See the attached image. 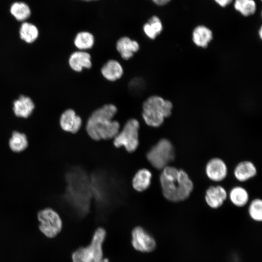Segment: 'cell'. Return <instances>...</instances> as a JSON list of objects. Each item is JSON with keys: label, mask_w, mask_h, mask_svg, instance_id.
<instances>
[{"label": "cell", "mask_w": 262, "mask_h": 262, "mask_svg": "<svg viewBox=\"0 0 262 262\" xmlns=\"http://www.w3.org/2000/svg\"><path fill=\"white\" fill-rule=\"evenodd\" d=\"M140 124L135 118L129 119L122 130L114 137V144L116 147H124L129 152L135 151L138 146Z\"/></svg>", "instance_id": "obj_6"}, {"label": "cell", "mask_w": 262, "mask_h": 262, "mask_svg": "<svg viewBox=\"0 0 262 262\" xmlns=\"http://www.w3.org/2000/svg\"><path fill=\"white\" fill-rule=\"evenodd\" d=\"M68 64L73 70L81 72L83 68L89 69L92 67L91 56L85 51H76L70 55Z\"/></svg>", "instance_id": "obj_12"}, {"label": "cell", "mask_w": 262, "mask_h": 262, "mask_svg": "<svg viewBox=\"0 0 262 262\" xmlns=\"http://www.w3.org/2000/svg\"><path fill=\"white\" fill-rule=\"evenodd\" d=\"M214 2L221 7L224 8L233 2L234 0H213Z\"/></svg>", "instance_id": "obj_27"}, {"label": "cell", "mask_w": 262, "mask_h": 262, "mask_svg": "<svg viewBox=\"0 0 262 262\" xmlns=\"http://www.w3.org/2000/svg\"><path fill=\"white\" fill-rule=\"evenodd\" d=\"M10 12L15 18L19 21L28 19L31 15L29 6L23 2H16L11 6Z\"/></svg>", "instance_id": "obj_25"}, {"label": "cell", "mask_w": 262, "mask_h": 262, "mask_svg": "<svg viewBox=\"0 0 262 262\" xmlns=\"http://www.w3.org/2000/svg\"><path fill=\"white\" fill-rule=\"evenodd\" d=\"M95 43L94 35L88 32L82 31L78 33L74 40L75 46L79 50L91 49Z\"/></svg>", "instance_id": "obj_22"}, {"label": "cell", "mask_w": 262, "mask_h": 262, "mask_svg": "<svg viewBox=\"0 0 262 262\" xmlns=\"http://www.w3.org/2000/svg\"><path fill=\"white\" fill-rule=\"evenodd\" d=\"M39 34L37 27L29 22H23L19 29L21 39L27 43L33 42L38 37Z\"/></svg>", "instance_id": "obj_24"}, {"label": "cell", "mask_w": 262, "mask_h": 262, "mask_svg": "<svg viewBox=\"0 0 262 262\" xmlns=\"http://www.w3.org/2000/svg\"><path fill=\"white\" fill-rule=\"evenodd\" d=\"M227 197L225 189L221 186H211L206 191L205 201L212 208L216 209L221 207Z\"/></svg>", "instance_id": "obj_11"}, {"label": "cell", "mask_w": 262, "mask_h": 262, "mask_svg": "<svg viewBox=\"0 0 262 262\" xmlns=\"http://www.w3.org/2000/svg\"><path fill=\"white\" fill-rule=\"evenodd\" d=\"M258 33L259 34L260 38L262 39V28L261 27L259 29V30L258 31Z\"/></svg>", "instance_id": "obj_29"}, {"label": "cell", "mask_w": 262, "mask_h": 262, "mask_svg": "<svg viewBox=\"0 0 262 262\" xmlns=\"http://www.w3.org/2000/svg\"><path fill=\"white\" fill-rule=\"evenodd\" d=\"M160 181L164 196L172 202L186 199L194 188L192 180L184 170L169 165L162 169Z\"/></svg>", "instance_id": "obj_1"}, {"label": "cell", "mask_w": 262, "mask_h": 262, "mask_svg": "<svg viewBox=\"0 0 262 262\" xmlns=\"http://www.w3.org/2000/svg\"><path fill=\"white\" fill-rule=\"evenodd\" d=\"M15 115L19 117L26 118L33 113L34 104L31 98L21 95L13 103Z\"/></svg>", "instance_id": "obj_16"}, {"label": "cell", "mask_w": 262, "mask_h": 262, "mask_svg": "<svg viewBox=\"0 0 262 262\" xmlns=\"http://www.w3.org/2000/svg\"><path fill=\"white\" fill-rule=\"evenodd\" d=\"M155 4L159 6H164L168 4L172 0H151Z\"/></svg>", "instance_id": "obj_28"}, {"label": "cell", "mask_w": 262, "mask_h": 262, "mask_svg": "<svg viewBox=\"0 0 262 262\" xmlns=\"http://www.w3.org/2000/svg\"><path fill=\"white\" fill-rule=\"evenodd\" d=\"M205 173L208 178L213 181H221L227 176L228 168L222 159L213 158L209 160L205 166Z\"/></svg>", "instance_id": "obj_9"}, {"label": "cell", "mask_w": 262, "mask_h": 262, "mask_svg": "<svg viewBox=\"0 0 262 262\" xmlns=\"http://www.w3.org/2000/svg\"><path fill=\"white\" fill-rule=\"evenodd\" d=\"M100 72L103 77L110 82H115L120 79L123 75V68L116 60L107 61L101 67Z\"/></svg>", "instance_id": "obj_15"}, {"label": "cell", "mask_w": 262, "mask_h": 262, "mask_svg": "<svg viewBox=\"0 0 262 262\" xmlns=\"http://www.w3.org/2000/svg\"><path fill=\"white\" fill-rule=\"evenodd\" d=\"M248 213L254 221L261 222L262 220V201L261 199H253L248 207Z\"/></svg>", "instance_id": "obj_26"}, {"label": "cell", "mask_w": 262, "mask_h": 262, "mask_svg": "<svg viewBox=\"0 0 262 262\" xmlns=\"http://www.w3.org/2000/svg\"><path fill=\"white\" fill-rule=\"evenodd\" d=\"M117 112V107L111 103L104 104L94 111L86 125L89 136L95 140L114 138L120 128L119 122L113 120Z\"/></svg>", "instance_id": "obj_2"}, {"label": "cell", "mask_w": 262, "mask_h": 262, "mask_svg": "<svg viewBox=\"0 0 262 262\" xmlns=\"http://www.w3.org/2000/svg\"><path fill=\"white\" fill-rule=\"evenodd\" d=\"M151 178L152 174L149 170L145 168L139 170L132 179L133 188L139 192L145 191L150 186Z\"/></svg>", "instance_id": "obj_19"}, {"label": "cell", "mask_w": 262, "mask_h": 262, "mask_svg": "<svg viewBox=\"0 0 262 262\" xmlns=\"http://www.w3.org/2000/svg\"><path fill=\"white\" fill-rule=\"evenodd\" d=\"M140 48L139 43L127 36L120 38L116 42V49L121 58L128 60L133 57Z\"/></svg>", "instance_id": "obj_14"}, {"label": "cell", "mask_w": 262, "mask_h": 262, "mask_svg": "<svg viewBox=\"0 0 262 262\" xmlns=\"http://www.w3.org/2000/svg\"><path fill=\"white\" fill-rule=\"evenodd\" d=\"M106 236V231L103 228H98L95 231L90 244L80 247L72 254V262H109L104 257L103 244Z\"/></svg>", "instance_id": "obj_3"}, {"label": "cell", "mask_w": 262, "mask_h": 262, "mask_svg": "<svg viewBox=\"0 0 262 262\" xmlns=\"http://www.w3.org/2000/svg\"><path fill=\"white\" fill-rule=\"evenodd\" d=\"M143 29L147 37L154 40L162 33L163 29V24L158 16H153L144 25Z\"/></svg>", "instance_id": "obj_20"}, {"label": "cell", "mask_w": 262, "mask_h": 262, "mask_svg": "<svg viewBox=\"0 0 262 262\" xmlns=\"http://www.w3.org/2000/svg\"><path fill=\"white\" fill-rule=\"evenodd\" d=\"M165 99L157 95L147 98L142 104V117L149 126L158 127L165 118L164 105Z\"/></svg>", "instance_id": "obj_4"}, {"label": "cell", "mask_w": 262, "mask_h": 262, "mask_svg": "<svg viewBox=\"0 0 262 262\" xmlns=\"http://www.w3.org/2000/svg\"><path fill=\"white\" fill-rule=\"evenodd\" d=\"M59 123L63 131L75 133L80 130L82 124V120L74 110L68 109L61 115Z\"/></svg>", "instance_id": "obj_10"}, {"label": "cell", "mask_w": 262, "mask_h": 262, "mask_svg": "<svg viewBox=\"0 0 262 262\" xmlns=\"http://www.w3.org/2000/svg\"><path fill=\"white\" fill-rule=\"evenodd\" d=\"M213 33L207 26L198 25L192 31V38L194 44L197 47L206 48L213 39Z\"/></svg>", "instance_id": "obj_13"}, {"label": "cell", "mask_w": 262, "mask_h": 262, "mask_svg": "<svg viewBox=\"0 0 262 262\" xmlns=\"http://www.w3.org/2000/svg\"></svg>", "instance_id": "obj_31"}, {"label": "cell", "mask_w": 262, "mask_h": 262, "mask_svg": "<svg viewBox=\"0 0 262 262\" xmlns=\"http://www.w3.org/2000/svg\"><path fill=\"white\" fill-rule=\"evenodd\" d=\"M233 2L234 9L244 16L253 15L257 11L255 0H234Z\"/></svg>", "instance_id": "obj_21"}, {"label": "cell", "mask_w": 262, "mask_h": 262, "mask_svg": "<svg viewBox=\"0 0 262 262\" xmlns=\"http://www.w3.org/2000/svg\"><path fill=\"white\" fill-rule=\"evenodd\" d=\"M29 145V140L25 133L16 131L12 132L8 140V146L12 152H22L27 148Z\"/></svg>", "instance_id": "obj_18"}, {"label": "cell", "mask_w": 262, "mask_h": 262, "mask_svg": "<svg viewBox=\"0 0 262 262\" xmlns=\"http://www.w3.org/2000/svg\"><path fill=\"white\" fill-rule=\"evenodd\" d=\"M83 0V1H95V0Z\"/></svg>", "instance_id": "obj_30"}, {"label": "cell", "mask_w": 262, "mask_h": 262, "mask_svg": "<svg viewBox=\"0 0 262 262\" xmlns=\"http://www.w3.org/2000/svg\"><path fill=\"white\" fill-rule=\"evenodd\" d=\"M147 158L154 167L163 169L175 158L173 145L169 140L163 138L147 152Z\"/></svg>", "instance_id": "obj_5"}, {"label": "cell", "mask_w": 262, "mask_h": 262, "mask_svg": "<svg viewBox=\"0 0 262 262\" xmlns=\"http://www.w3.org/2000/svg\"><path fill=\"white\" fill-rule=\"evenodd\" d=\"M257 173L255 165L250 161H245L239 163L235 167L234 175L240 181H245L254 177Z\"/></svg>", "instance_id": "obj_17"}, {"label": "cell", "mask_w": 262, "mask_h": 262, "mask_svg": "<svg viewBox=\"0 0 262 262\" xmlns=\"http://www.w3.org/2000/svg\"><path fill=\"white\" fill-rule=\"evenodd\" d=\"M39 222L38 228L46 237L53 238L62 230L63 222L58 213L51 208L40 210L37 214Z\"/></svg>", "instance_id": "obj_7"}, {"label": "cell", "mask_w": 262, "mask_h": 262, "mask_svg": "<svg viewBox=\"0 0 262 262\" xmlns=\"http://www.w3.org/2000/svg\"><path fill=\"white\" fill-rule=\"evenodd\" d=\"M229 197L233 204L237 207H241L247 203L249 195L244 188L236 186L232 188L229 192Z\"/></svg>", "instance_id": "obj_23"}, {"label": "cell", "mask_w": 262, "mask_h": 262, "mask_svg": "<svg viewBox=\"0 0 262 262\" xmlns=\"http://www.w3.org/2000/svg\"><path fill=\"white\" fill-rule=\"evenodd\" d=\"M131 243L134 249L141 252H150L156 247L154 238L140 226L136 227L132 230Z\"/></svg>", "instance_id": "obj_8"}]
</instances>
